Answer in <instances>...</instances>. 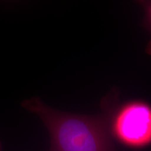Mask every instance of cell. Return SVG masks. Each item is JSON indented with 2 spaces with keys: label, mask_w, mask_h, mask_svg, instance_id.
I'll return each mask as SVG.
<instances>
[{
  "label": "cell",
  "mask_w": 151,
  "mask_h": 151,
  "mask_svg": "<svg viewBox=\"0 0 151 151\" xmlns=\"http://www.w3.org/2000/svg\"><path fill=\"white\" fill-rule=\"evenodd\" d=\"M118 94L117 88L111 90L101 101L103 111L96 116L56 110L39 98L24 100L22 106L39 116L48 129L50 151H116L109 118Z\"/></svg>",
  "instance_id": "obj_1"
},
{
  "label": "cell",
  "mask_w": 151,
  "mask_h": 151,
  "mask_svg": "<svg viewBox=\"0 0 151 151\" xmlns=\"http://www.w3.org/2000/svg\"><path fill=\"white\" fill-rule=\"evenodd\" d=\"M112 137L132 148H141L151 143V105L134 99L121 104L116 103L109 118Z\"/></svg>",
  "instance_id": "obj_2"
},
{
  "label": "cell",
  "mask_w": 151,
  "mask_h": 151,
  "mask_svg": "<svg viewBox=\"0 0 151 151\" xmlns=\"http://www.w3.org/2000/svg\"><path fill=\"white\" fill-rule=\"evenodd\" d=\"M136 1L142 7L144 11L142 22L143 27L148 30L151 36V0H136ZM146 52L148 55L151 56V38L146 46Z\"/></svg>",
  "instance_id": "obj_3"
},
{
  "label": "cell",
  "mask_w": 151,
  "mask_h": 151,
  "mask_svg": "<svg viewBox=\"0 0 151 151\" xmlns=\"http://www.w3.org/2000/svg\"><path fill=\"white\" fill-rule=\"evenodd\" d=\"M1 142H0V151H1Z\"/></svg>",
  "instance_id": "obj_4"
}]
</instances>
